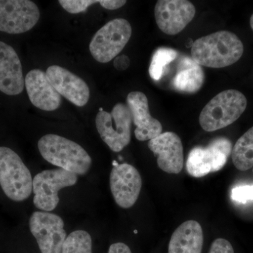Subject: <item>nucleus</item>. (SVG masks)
I'll use <instances>...</instances> for the list:
<instances>
[{"label":"nucleus","instance_id":"8","mask_svg":"<svg viewBox=\"0 0 253 253\" xmlns=\"http://www.w3.org/2000/svg\"><path fill=\"white\" fill-rule=\"evenodd\" d=\"M232 144L225 137H218L207 146H196L190 151L186 168L190 175L203 177L220 170L232 151Z\"/></svg>","mask_w":253,"mask_h":253},{"label":"nucleus","instance_id":"12","mask_svg":"<svg viewBox=\"0 0 253 253\" xmlns=\"http://www.w3.org/2000/svg\"><path fill=\"white\" fill-rule=\"evenodd\" d=\"M142 180L139 171L127 163L117 165L110 174V187L118 206L127 209L136 204L140 194Z\"/></svg>","mask_w":253,"mask_h":253},{"label":"nucleus","instance_id":"7","mask_svg":"<svg viewBox=\"0 0 253 253\" xmlns=\"http://www.w3.org/2000/svg\"><path fill=\"white\" fill-rule=\"evenodd\" d=\"M77 181V174L61 168L42 171L33 179V204L44 212L54 211L59 203L60 190L74 186Z\"/></svg>","mask_w":253,"mask_h":253},{"label":"nucleus","instance_id":"5","mask_svg":"<svg viewBox=\"0 0 253 253\" xmlns=\"http://www.w3.org/2000/svg\"><path fill=\"white\" fill-rule=\"evenodd\" d=\"M132 116L127 105H115L111 113L100 109L96 117V129L101 139L114 152H120L131 141Z\"/></svg>","mask_w":253,"mask_h":253},{"label":"nucleus","instance_id":"10","mask_svg":"<svg viewBox=\"0 0 253 253\" xmlns=\"http://www.w3.org/2000/svg\"><path fill=\"white\" fill-rule=\"evenodd\" d=\"M40 16L39 8L30 0H0V31L26 33L36 26Z\"/></svg>","mask_w":253,"mask_h":253},{"label":"nucleus","instance_id":"26","mask_svg":"<svg viewBox=\"0 0 253 253\" xmlns=\"http://www.w3.org/2000/svg\"><path fill=\"white\" fill-rule=\"evenodd\" d=\"M129 63H130V61H129V57L126 55L123 54L115 58L113 66L118 71H125L129 67Z\"/></svg>","mask_w":253,"mask_h":253},{"label":"nucleus","instance_id":"14","mask_svg":"<svg viewBox=\"0 0 253 253\" xmlns=\"http://www.w3.org/2000/svg\"><path fill=\"white\" fill-rule=\"evenodd\" d=\"M46 75L55 89L68 101L79 107L87 104L90 91L85 82L79 76L57 65L49 66Z\"/></svg>","mask_w":253,"mask_h":253},{"label":"nucleus","instance_id":"20","mask_svg":"<svg viewBox=\"0 0 253 253\" xmlns=\"http://www.w3.org/2000/svg\"><path fill=\"white\" fill-rule=\"evenodd\" d=\"M231 155L233 163L239 170H249L253 168V126L238 139Z\"/></svg>","mask_w":253,"mask_h":253},{"label":"nucleus","instance_id":"15","mask_svg":"<svg viewBox=\"0 0 253 253\" xmlns=\"http://www.w3.org/2000/svg\"><path fill=\"white\" fill-rule=\"evenodd\" d=\"M126 105L131 113L133 123L136 126L134 134L137 140L150 141L162 133V125L151 116L149 101L144 93L131 91L126 97Z\"/></svg>","mask_w":253,"mask_h":253},{"label":"nucleus","instance_id":"29","mask_svg":"<svg viewBox=\"0 0 253 253\" xmlns=\"http://www.w3.org/2000/svg\"><path fill=\"white\" fill-rule=\"evenodd\" d=\"M250 23H251V27L253 31V14L251 16V20H250Z\"/></svg>","mask_w":253,"mask_h":253},{"label":"nucleus","instance_id":"6","mask_svg":"<svg viewBox=\"0 0 253 253\" xmlns=\"http://www.w3.org/2000/svg\"><path fill=\"white\" fill-rule=\"evenodd\" d=\"M131 26L124 18H116L95 33L89 44L93 58L106 63L117 57L130 39Z\"/></svg>","mask_w":253,"mask_h":253},{"label":"nucleus","instance_id":"13","mask_svg":"<svg viewBox=\"0 0 253 253\" xmlns=\"http://www.w3.org/2000/svg\"><path fill=\"white\" fill-rule=\"evenodd\" d=\"M157 157L160 169L169 174H179L184 167V149L180 137L172 131L161 133L148 144Z\"/></svg>","mask_w":253,"mask_h":253},{"label":"nucleus","instance_id":"16","mask_svg":"<svg viewBox=\"0 0 253 253\" xmlns=\"http://www.w3.org/2000/svg\"><path fill=\"white\" fill-rule=\"evenodd\" d=\"M25 86L33 106L46 111L59 109L61 95L50 83L44 71L39 69L30 71L25 78Z\"/></svg>","mask_w":253,"mask_h":253},{"label":"nucleus","instance_id":"1","mask_svg":"<svg viewBox=\"0 0 253 253\" xmlns=\"http://www.w3.org/2000/svg\"><path fill=\"white\" fill-rule=\"evenodd\" d=\"M244 51V44L236 35L229 31H217L193 43L191 59L201 66L224 68L237 62Z\"/></svg>","mask_w":253,"mask_h":253},{"label":"nucleus","instance_id":"28","mask_svg":"<svg viewBox=\"0 0 253 253\" xmlns=\"http://www.w3.org/2000/svg\"><path fill=\"white\" fill-rule=\"evenodd\" d=\"M108 253H131L130 249L123 243H116L110 246Z\"/></svg>","mask_w":253,"mask_h":253},{"label":"nucleus","instance_id":"11","mask_svg":"<svg viewBox=\"0 0 253 253\" xmlns=\"http://www.w3.org/2000/svg\"><path fill=\"white\" fill-rule=\"evenodd\" d=\"M196 8L187 0H160L155 6L158 28L169 36L182 31L194 19Z\"/></svg>","mask_w":253,"mask_h":253},{"label":"nucleus","instance_id":"27","mask_svg":"<svg viewBox=\"0 0 253 253\" xmlns=\"http://www.w3.org/2000/svg\"><path fill=\"white\" fill-rule=\"evenodd\" d=\"M126 3L123 0H99V4L106 9L115 10L122 7Z\"/></svg>","mask_w":253,"mask_h":253},{"label":"nucleus","instance_id":"21","mask_svg":"<svg viewBox=\"0 0 253 253\" xmlns=\"http://www.w3.org/2000/svg\"><path fill=\"white\" fill-rule=\"evenodd\" d=\"M61 253H92L90 234L84 230L73 231L66 237Z\"/></svg>","mask_w":253,"mask_h":253},{"label":"nucleus","instance_id":"3","mask_svg":"<svg viewBox=\"0 0 253 253\" xmlns=\"http://www.w3.org/2000/svg\"><path fill=\"white\" fill-rule=\"evenodd\" d=\"M247 107V99L235 89L223 91L212 98L203 109L199 123L205 131H214L237 121Z\"/></svg>","mask_w":253,"mask_h":253},{"label":"nucleus","instance_id":"24","mask_svg":"<svg viewBox=\"0 0 253 253\" xmlns=\"http://www.w3.org/2000/svg\"><path fill=\"white\" fill-rule=\"evenodd\" d=\"M231 199L241 204L253 201V185L241 186L234 188L231 191Z\"/></svg>","mask_w":253,"mask_h":253},{"label":"nucleus","instance_id":"17","mask_svg":"<svg viewBox=\"0 0 253 253\" xmlns=\"http://www.w3.org/2000/svg\"><path fill=\"white\" fill-rule=\"evenodd\" d=\"M25 86L22 65L12 46L0 41V91L14 96L22 92Z\"/></svg>","mask_w":253,"mask_h":253},{"label":"nucleus","instance_id":"22","mask_svg":"<svg viewBox=\"0 0 253 253\" xmlns=\"http://www.w3.org/2000/svg\"><path fill=\"white\" fill-rule=\"evenodd\" d=\"M177 52L169 48H160L156 50L151 60L149 74L155 81L161 79L168 65L177 57Z\"/></svg>","mask_w":253,"mask_h":253},{"label":"nucleus","instance_id":"18","mask_svg":"<svg viewBox=\"0 0 253 253\" xmlns=\"http://www.w3.org/2000/svg\"><path fill=\"white\" fill-rule=\"evenodd\" d=\"M204 246V232L198 221H186L173 233L168 253H201Z\"/></svg>","mask_w":253,"mask_h":253},{"label":"nucleus","instance_id":"9","mask_svg":"<svg viewBox=\"0 0 253 253\" xmlns=\"http://www.w3.org/2000/svg\"><path fill=\"white\" fill-rule=\"evenodd\" d=\"M29 226L42 253L62 252L67 236L64 222L59 215L44 211L33 212L30 217Z\"/></svg>","mask_w":253,"mask_h":253},{"label":"nucleus","instance_id":"23","mask_svg":"<svg viewBox=\"0 0 253 253\" xmlns=\"http://www.w3.org/2000/svg\"><path fill=\"white\" fill-rule=\"evenodd\" d=\"M59 3L63 9L71 14H76L85 11L91 5L99 3L96 0H60Z\"/></svg>","mask_w":253,"mask_h":253},{"label":"nucleus","instance_id":"25","mask_svg":"<svg viewBox=\"0 0 253 253\" xmlns=\"http://www.w3.org/2000/svg\"><path fill=\"white\" fill-rule=\"evenodd\" d=\"M208 253H234V250L227 240L217 239L213 241Z\"/></svg>","mask_w":253,"mask_h":253},{"label":"nucleus","instance_id":"4","mask_svg":"<svg viewBox=\"0 0 253 253\" xmlns=\"http://www.w3.org/2000/svg\"><path fill=\"white\" fill-rule=\"evenodd\" d=\"M0 186L9 199H28L33 191V177L22 160L12 149L0 147Z\"/></svg>","mask_w":253,"mask_h":253},{"label":"nucleus","instance_id":"2","mask_svg":"<svg viewBox=\"0 0 253 253\" xmlns=\"http://www.w3.org/2000/svg\"><path fill=\"white\" fill-rule=\"evenodd\" d=\"M38 146L42 158L53 166L77 175H84L90 169V156L75 141L48 134L41 138Z\"/></svg>","mask_w":253,"mask_h":253},{"label":"nucleus","instance_id":"19","mask_svg":"<svg viewBox=\"0 0 253 253\" xmlns=\"http://www.w3.org/2000/svg\"><path fill=\"white\" fill-rule=\"evenodd\" d=\"M204 73L202 68L189 57L181 59L172 84L176 90L195 93L204 84Z\"/></svg>","mask_w":253,"mask_h":253}]
</instances>
